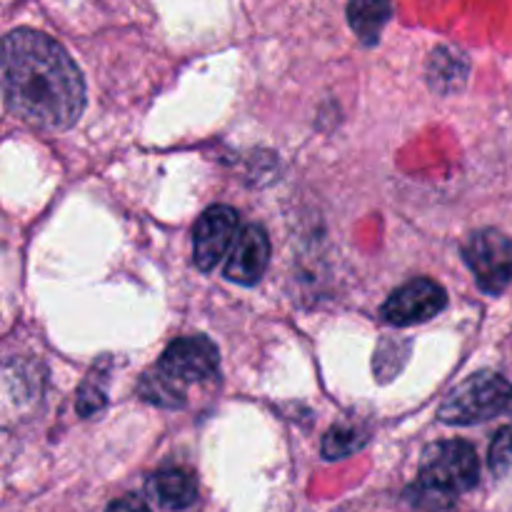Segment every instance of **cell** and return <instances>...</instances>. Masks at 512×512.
Wrapping results in <instances>:
<instances>
[{
  "mask_svg": "<svg viewBox=\"0 0 512 512\" xmlns=\"http://www.w3.org/2000/svg\"><path fill=\"white\" fill-rule=\"evenodd\" d=\"M393 15V5L390 0H353L348 5V20L350 28L355 30L365 45H375L380 40L385 23Z\"/></svg>",
  "mask_w": 512,
  "mask_h": 512,
  "instance_id": "cell-11",
  "label": "cell"
},
{
  "mask_svg": "<svg viewBox=\"0 0 512 512\" xmlns=\"http://www.w3.org/2000/svg\"><path fill=\"white\" fill-rule=\"evenodd\" d=\"M490 468L495 475H505L512 468V428H503L490 445Z\"/></svg>",
  "mask_w": 512,
  "mask_h": 512,
  "instance_id": "cell-14",
  "label": "cell"
},
{
  "mask_svg": "<svg viewBox=\"0 0 512 512\" xmlns=\"http://www.w3.org/2000/svg\"><path fill=\"white\" fill-rule=\"evenodd\" d=\"M463 258L488 295H500L512 283V238L500 230H478L465 243Z\"/></svg>",
  "mask_w": 512,
  "mask_h": 512,
  "instance_id": "cell-4",
  "label": "cell"
},
{
  "mask_svg": "<svg viewBox=\"0 0 512 512\" xmlns=\"http://www.w3.org/2000/svg\"><path fill=\"white\" fill-rule=\"evenodd\" d=\"M368 443V435L353 425H338V428L328 430L323 440V455L325 460H340L348 455L358 453L363 445Z\"/></svg>",
  "mask_w": 512,
  "mask_h": 512,
  "instance_id": "cell-13",
  "label": "cell"
},
{
  "mask_svg": "<svg viewBox=\"0 0 512 512\" xmlns=\"http://www.w3.org/2000/svg\"><path fill=\"white\" fill-rule=\"evenodd\" d=\"M148 495L165 510H190L198 503V483L185 470H160L148 480Z\"/></svg>",
  "mask_w": 512,
  "mask_h": 512,
  "instance_id": "cell-10",
  "label": "cell"
},
{
  "mask_svg": "<svg viewBox=\"0 0 512 512\" xmlns=\"http://www.w3.org/2000/svg\"><path fill=\"white\" fill-rule=\"evenodd\" d=\"M105 512H153L145 505V500H140L138 495H128V498H120L115 503H110Z\"/></svg>",
  "mask_w": 512,
  "mask_h": 512,
  "instance_id": "cell-16",
  "label": "cell"
},
{
  "mask_svg": "<svg viewBox=\"0 0 512 512\" xmlns=\"http://www.w3.org/2000/svg\"><path fill=\"white\" fill-rule=\"evenodd\" d=\"M238 225V213L228 205H213L200 215L193 235V255L203 273L215 270L220 260L230 255L238 240Z\"/></svg>",
  "mask_w": 512,
  "mask_h": 512,
  "instance_id": "cell-7",
  "label": "cell"
},
{
  "mask_svg": "<svg viewBox=\"0 0 512 512\" xmlns=\"http://www.w3.org/2000/svg\"><path fill=\"white\" fill-rule=\"evenodd\" d=\"M138 390L148 403L160 405V408H180L185 403L180 385L175 380H170L160 368L145 375Z\"/></svg>",
  "mask_w": 512,
  "mask_h": 512,
  "instance_id": "cell-12",
  "label": "cell"
},
{
  "mask_svg": "<svg viewBox=\"0 0 512 512\" xmlns=\"http://www.w3.org/2000/svg\"><path fill=\"white\" fill-rule=\"evenodd\" d=\"M480 463L473 445L465 440H443L433 443L420 460L418 488L433 495L438 503L448 505L458 495L468 493L478 485Z\"/></svg>",
  "mask_w": 512,
  "mask_h": 512,
  "instance_id": "cell-2",
  "label": "cell"
},
{
  "mask_svg": "<svg viewBox=\"0 0 512 512\" xmlns=\"http://www.w3.org/2000/svg\"><path fill=\"white\" fill-rule=\"evenodd\" d=\"M408 353H410V343H400V340H388V343L380 345L378 355H375V375H378V380L385 378L388 363H393L395 373H400L405 358L400 360L398 355H408Z\"/></svg>",
  "mask_w": 512,
  "mask_h": 512,
  "instance_id": "cell-15",
  "label": "cell"
},
{
  "mask_svg": "<svg viewBox=\"0 0 512 512\" xmlns=\"http://www.w3.org/2000/svg\"><path fill=\"white\" fill-rule=\"evenodd\" d=\"M158 368L178 385L213 380L220 370V353L205 335H190L168 345Z\"/></svg>",
  "mask_w": 512,
  "mask_h": 512,
  "instance_id": "cell-5",
  "label": "cell"
},
{
  "mask_svg": "<svg viewBox=\"0 0 512 512\" xmlns=\"http://www.w3.org/2000/svg\"><path fill=\"white\" fill-rule=\"evenodd\" d=\"M3 95L13 115L40 130H65L85 110V80L65 48L33 28L3 40Z\"/></svg>",
  "mask_w": 512,
  "mask_h": 512,
  "instance_id": "cell-1",
  "label": "cell"
},
{
  "mask_svg": "<svg viewBox=\"0 0 512 512\" xmlns=\"http://www.w3.org/2000/svg\"><path fill=\"white\" fill-rule=\"evenodd\" d=\"M428 85L438 95H455L465 88L470 75V60L453 45H440L428 58Z\"/></svg>",
  "mask_w": 512,
  "mask_h": 512,
  "instance_id": "cell-9",
  "label": "cell"
},
{
  "mask_svg": "<svg viewBox=\"0 0 512 512\" xmlns=\"http://www.w3.org/2000/svg\"><path fill=\"white\" fill-rule=\"evenodd\" d=\"M270 263V240L260 225H245L225 260V278L238 285H255Z\"/></svg>",
  "mask_w": 512,
  "mask_h": 512,
  "instance_id": "cell-8",
  "label": "cell"
},
{
  "mask_svg": "<svg viewBox=\"0 0 512 512\" xmlns=\"http://www.w3.org/2000/svg\"><path fill=\"white\" fill-rule=\"evenodd\" d=\"M512 413V383L495 373H475L460 383L440 405L448 425H475Z\"/></svg>",
  "mask_w": 512,
  "mask_h": 512,
  "instance_id": "cell-3",
  "label": "cell"
},
{
  "mask_svg": "<svg viewBox=\"0 0 512 512\" xmlns=\"http://www.w3.org/2000/svg\"><path fill=\"white\" fill-rule=\"evenodd\" d=\"M448 305V295L435 280L415 278L395 290L383 305V320L390 325H418L433 320Z\"/></svg>",
  "mask_w": 512,
  "mask_h": 512,
  "instance_id": "cell-6",
  "label": "cell"
}]
</instances>
